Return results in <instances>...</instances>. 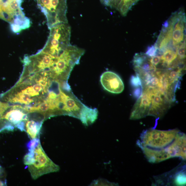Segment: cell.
I'll list each match as a JSON object with an SVG mask.
<instances>
[{"instance_id": "obj_12", "label": "cell", "mask_w": 186, "mask_h": 186, "mask_svg": "<svg viewBox=\"0 0 186 186\" xmlns=\"http://www.w3.org/2000/svg\"><path fill=\"white\" fill-rule=\"evenodd\" d=\"M145 54H136L133 60L134 67H140L150 58Z\"/></svg>"}, {"instance_id": "obj_16", "label": "cell", "mask_w": 186, "mask_h": 186, "mask_svg": "<svg viewBox=\"0 0 186 186\" xmlns=\"http://www.w3.org/2000/svg\"><path fill=\"white\" fill-rule=\"evenodd\" d=\"M91 185L115 186L116 185L115 183L109 182L107 180L101 179L94 180L91 183Z\"/></svg>"}, {"instance_id": "obj_1", "label": "cell", "mask_w": 186, "mask_h": 186, "mask_svg": "<svg viewBox=\"0 0 186 186\" xmlns=\"http://www.w3.org/2000/svg\"><path fill=\"white\" fill-rule=\"evenodd\" d=\"M50 29L47 42L42 50L24 57V68L30 72L43 73L54 80L68 81L85 50L71 44V28L68 23L58 24Z\"/></svg>"}, {"instance_id": "obj_11", "label": "cell", "mask_w": 186, "mask_h": 186, "mask_svg": "<svg viewBox=\"0 0 186 186\" xmlns=\"http://www.w3.org/2000/svg\"><path fill=\"white\" fill-rule=\"evenodd\" d=\"M177 55L176 52L168 50H166L161 57V60L169 65L177 59Z\"/></svg>"}, {"instance_id": "obj_7", "label": "cell", "mask_w": 186, "mask_h": 186, "mask_svg": "<svg viewBox=\"0 0 186 186\" xmlns=\"http://www.w3.org/2000/svg\"><path fill=\"white\" fill-rule=\"evenodd\" d=\"M151 103V99L150 92L146 90H143L141 96L138 98L133 106L130 119L138 120L148 116Z\"/></svg>"}, {"instance_id": "obj_14", "label": "cell", "mask_w": 186, "mask_h": 186, "mask_svg": "<svg viewBox=\"0 0 186 186\" xmlns=\"http://www.w3.org/2000/svg\"><path fill=\"white\" fill-rule=\"evenodd\" d=\"M176 53L177 58L180 60H184L186 57L185 43H182L177 47Z\"/></svg>"}, {"instance_id": "obj_15", "label": "cell", "mask_w": 186, "mask_h": 186, "mask_svg": "<svg viewBox=\"0 0 186 186\" xmlns=\"http://www.w3.org/2000/svg\"><path fill=\"white\" fill-rule=\"evenodd\" d=\"M130 84L131 86L133 88L141 86L143 87L142 81L139 76L136 75V76H132L130 79Z\"/></svg>"}, {"instance_id": "obj_9", "label": "cell", "mask_w": 186, "mask_h": 186, "mask_svg": "<svg viewBox=\"0 0 186 186\" xmlns=\"http://www.w3.org/2000/svg\"><path fill=\"white\" fill-rule=\"evenodd\" d=\"M143 154L149 162L157 163L171 158L165 148L155 149L147 147H141Z\"/></svg>"}, {"instance_id": "obj_2", "label": "cell", "mask_w": 186, "mask_h": 186, "mask_svg": "<svg viewBox=\"0 0 186 186\" xmlns=\"http://www.w3.org/2000/svg\"><path fill=\"white\" fill-rule=\"evenodd\" d=\"M54 80L42 73L23 70L15 85L0 95V100L26 109L35 107L46 100Z\"/></svg>"}, {"instance_id": "obj_3", "label": "cell", "mask_w": 186, "mask_h": 186, "mask_svg": "<svg viewBox=\"0 0 186 186\" xmlns=\"http://www.w3.org/2000/svg\"><path fill=\"white\" fill-rule=\"evenodd\" d=\"M34 160L31 165L28 166L32 177L36 180L45 174L58 172L60 167L52 161L46 154L39 141L34 149Z\"/></svg>"}, {"instance_id": "obj_18", "label": "cell", "mask_w": 186, "mask_h": 186, "mask_svg": "<svg viewBox=\"0 0 186 186\" xmlns=\"http://www.w3.org/2000/svg\"><path fill=\"white\" fill-rule=\"evenodd\" d=\"M143 92V87L140 86L135 87L132 92L133 96L136 99H138L141 96Z\"/></svg>"}, {"instance_id": "obj_21", "label": "cell", "mask_w": 186, "mask_h": 186, "mask_svg": "<svg viewBox=\"0 0 186 186\" xmlns=\"http://www.w3.org/2000/svg\"><path fill=\"white\" fill-rule=\"evenodd\" d=\"M4 184L1 181H0V186H3Z\"/></svg>"}, {"instance_id": "obj_5", "label": "cell", "mask_w": 186, "mask_h": 186, "mask_svg": "<svg viewBox=\"0 0 186 186\" xmlns=\"http://www.w3.org/2000/svg\"><path fill=\"white\" fill-rule=\"evenodd\" d=\"M28 118V113L24 106L20 105H12L5 111L0 119L7 124L11 125L22 131H25V124Z\"/></svg>"}, {"instance_id": "obj_20", "label": "cell", "mask_w": 186, "mask_h": 186, "mask_svg": "<svg viewBox=\"0 0 186 186\" xmlns=\"http://www.w3.org/2000/svg\"><path fill=\"white\" fill-rule=\"evenodd\" d=\"M161 57L155 56L150 58V62L156 67L161 61Z\"/></svg>"}, {"instance_id": "obj_4", "label": "cell", "mask_w": 186, "mask_h": 186, "mask_svg": "<svg viewBox=\"0 0 186 186\" xmlns=\"http://www.w3.org/2000/svg\"><path fill=\"white\" fill-rule=\"evenodd\" d=\"M179 132L177 129L162 131L150 129L141 134L138 145L155 149L165 148L174 140L177 134Z\"/></svg>"}, {"instance_id": "obj_13", "label": "cell", "mask_w": 186, "mask_h": 186, "mask_svg": "<svg viewBox=\"0 0 186 186\" xmlns=\"http://www.w3.org/2000/svg\"><path fill=\"white\" fill-rule=\"evenodd\" d=\"M174 183L177 185H183L186 184V174L185 172H180L175 175Z\"/></svg>"}, {"instance_id": "obj_8", "label": "cell", "mask_w": 186, "mask_h": 186, "mask_svg": "<svg viewBox=\"0 0 186 186\" xmlns=\"http://www.w3.org/2000/svg\"><path fill=\"white\" fill-rule=\"evenodd\" d=\"M172 158L180 157L186 160V135L179 132L172 143L165 147Z\"/></svg>"}, {"instance_id": "obj_10", "label": "cell", "mask_w": 186, "mask_h": 186, "mask_svg": "<svg viewBox=\"0 0 186 186\" xmlns=\"http://www.w3.org/2000/svg\"><path fill=\"white\" fill-rule=\"evenodd\" d=\"M45 120L43 116L41 114L33 118H29L26 122L25 126L26 132L32 140L37 138L39 135L40 128L43 122Z\"/></svg>"}, {"instance_id": "obj_6", "label": "cell", "mask_w": 186, "mask_h": 186, "mask_svg": "<svg viewBox=\"0 0 186 186\" xmlns=\"http://www.w3.org/2000/svg\"><path fill=\"white\" fill-rule=\"evenodd\" d=\"M100 81L103 88L113 94H120L124 89V84L121 78L111 71L103 73L100 76Z\"/></svg>"}, {"instance_id": "obj_19", "label": "cell", "mask_w": 186, "mask_h": 186, "mask_svg": "<svg viewBox=\"0 0 186 186\" xmlns=\"http://www.w3.org/2000/svg\"><path fill=\"white\" fill-rule=\"evenodd\" d=\"M9 106L10 104L9 103L2 102L0 100V117L2 116Z\"/></svg>"}, {"instance_id": "obj_17", "label": "cell", "mask_w": 186, "mask_h": 186, "mask_svg": "<svg viewBox=\"0 0 186 186\" xmlns=\"http://www.w3.org/2000/svg\"><path fill=\"white\" fill-rule=\"evenodd\" d=\"M157 50V48L154 44L147 47L146 54L150 57H152L156 56V54Z\"/></svg>"}]
</instances>
